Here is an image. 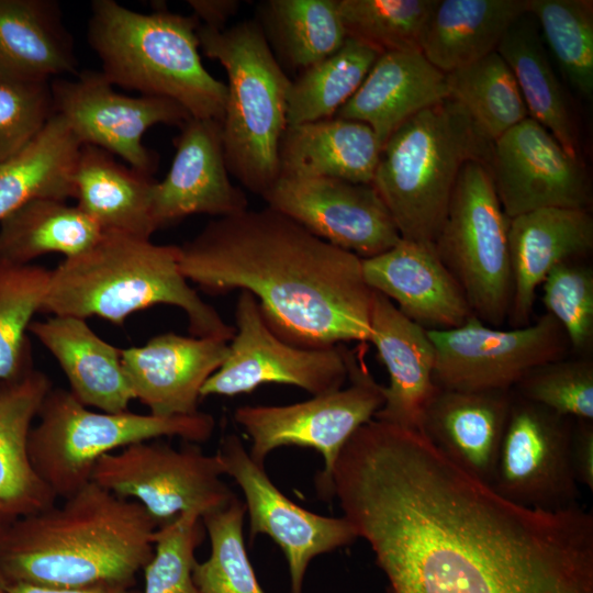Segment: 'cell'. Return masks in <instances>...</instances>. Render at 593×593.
<instances>
[{
    "label": "cell",
    "instance_id": "obj_1",
    "mask_svg": "<svg viewBox=\"0 0 593 593\" xmlns=\"http://www.w3.org/2000/svg\"><path fill=\"white\" fill-rule=\"evenodd\" d=\"M332 496L391 593H593V515L515 504L421 433L373 421L343 448Z\"/></svg>",
    "mask_w": 593,
    "mask_h": 593
},
{
    "label": "cell",
    "instance_id": "obj_2",
    "mask_svg": "<svg viewBox=\"0 0 593 593\" xmlns=\"http://www.w3.org/2000/svg\"><path fill=\"white\" fill-rule=\"evenodd\" d=\"M178 251L188 281L213 293L248 291L273 333L293 346L369 343L373 290L362 259L278 211L212 220Z\"/></svg>",
    "mask_w": 593,
    "mask_h": 593
},
{
    "label": "cell",
    "instance_id": "obj_3",
    "mask_svg": "<svg viewBox=\"0 0 593 593\" xmlns=\"http://www.w3.org/2000/svg\"><path fill=\"white\" fill-rule=\"evenodd\" d=\"M63 500L9 524L0 538L5 580L56 588L134 585L153 556L157 523L137 502L92 481Z\"/></svg>",
    "mask_w": 593,
    "mask_h": 593
},
{
    "label": "cell",
    "instance_id": "obj_4",
    "mask_svg": "<svg viewBox=\"0 0 593 593\" xmlns=\"http://www.w3.org/2000/svg\"><path fill=\"white\" fill-rule=\"evenodd\" d=\"M167 304L187 315L191 336L230 342L235 327L189 284L179 266L177 245L115 232L54 270L41 311L87 318L99 316L122 324L131 314Z\"/></svg>",
    "mask_w": 593,
    "mask_h": 593
},
{
    "label": "cell",
    "instance_id": "obj_5",
    "mask_svg": "<svg viewBox=\"0 0 593 593\" xmlns=\"http://www.w3.org/2000/svg\"><path fill=\"white\" fill-rule=\"evenodd\" d=\"M199 20L166 10L142 13L94 0L88 42L111 85L180 104L195 119L222 123L227 88L203 66Z\"/></svg>",
    "mask_w": 593,
    "mask_h": 593
},
{
    "label": "cell",
    "instance_id": "obj_6",
    "mask_svg": "<svg viewBox=\"0 0 593 593\" xmlns=\"http://www.w3.org/2000/svg\"><path fill=\"white\" fill-rule=\"evenodd\" d=\"M491 142L448 98L401 124L382 147L371 186L401 238L434 246L463 165L488 163Z\"/></svg>",
    "mask_w": 593,
    "mask_h": 593
},
{
    "label": "cell",
    "instance_id": "obj_7",
    "mask_svg": "<svg viewBox=\"0 0 593 593\" xmlns=\"http://www.w3.org/2000/svg\"><path fill=\"white\" fill-rule=\"evenodd\" d=\"M197 34L204 55L217 60L227 75L222 121L227 170L261 197L280 176L278 153L291 80L256 20L224 30L199 25Z\"/></svg>",
    "mask_w": 593,
    "mask_h": 593
},
{
    "label": "cell",
    "instance_id": "obj_8",
    "mask_svg": "<svg viewBox=\"0 0 593 593\" xmlns=\"http://www.w3.org/2000/svg\"><path fill=\"white\" fill-rule=\"evenodd\" d=\"M37 418L30 433V458L57 499L90 483L96 463L108 454L165 436L203 443L215 426L213 416L201 411L179 416L92 411L61 388L46 394Z\"/></svg>",
    "mask_w": 593,
    "mask_h": 593
},
{
    "label": "cell",
    "instance_id": "obj_9",
    "mask_svg": "<svg viewBox=\"0 0 593 593\" xmlns=\"http://www.w3.org/2000/svg\"><path fill=\"white\" fill-rule=\"evenodd\" d=\"M508 226L485 163L467 161L434 248L474 316L492 327L507 320L512 300Z\"/></svg>",
    "mask_w": 593,
    "mask_h": 593
},
{
    "label": "cell",
    "instance_id": "obj_10",
    "mask_svg": "<svg viewBox=\"0 0 593 593\" xmlns=\"http://www.w3.org/2000/svg\"><path fill=\"white\" fill-rule=\"evenodd\" d=\"M361 356L349 351V385L288 405H244L234 421L250 439L251 459L264 466L267 456L283 446L317 450L324 459L316 478L317 491L332 496V473L338 456L359 427L371 421L383 405L379 384Z\"/></svg>",
    "mask_w": 593,
    "mask_h": 593
},
{
    "label": "cell",
    "instance_id": "obj_11",
    "mask_svg": "<svg viewBox=\"0 0 593 593\" xmlns=\"http://www.w3.org/2000/svg\"><path fill=\"white\" fill-rule=\"evenodd\" d=\"M217 454L189 445L181 449L159 441H141L101 457L91 481L141 504L158 527L182 513L202 516L224 507L235 495L222 480Z\"/></svg>",
    "mask_w": 593,
    "mask_h": 593
},
{
    "label": "cell",
    "instance_id": "obj_12",
    "mask_svg": "<svg viewBox=\"0 0 593 593\" xmlns=\"http://www.w3.org/2000/svg\"><path fill=\"white\" fill-rule=\"evenodd\" d=\"M428 335L436 356L434 382L441 389L512 390L530 370L570 350L563 329L547 313L510 329L472 315L458 327Z\"/></svg>",
    "mask_w": 593,
    "mask_h": 593
},
{
    "label": "cell",
    "instance_id": "obj_13",
    "mask_svg": "<svg viewBox=\"0 0 593 593\" xmlns=\"http://www.w3.org/2000/svg\"><path fill=\"white\" fill-rule=\"evenodd\" d=\"M349 351L340 345L311 349L284 342L266 323L256 298L242 291L228 354L201 398L249 393L265 383L291 384L313 395L336 391L348 379Z\"/></svg>",
    "mask_w": 593,
    "mask_h": 593
},
{
    "label": "cell",
    "instance_id": "obj_14",
    "mask_svg": "<svg viewBox=\"0 0 593 593\" xmlns=\"http://www.w3.org/2000/svg\"><path fill=\"white\" fill-rule=\"evenodd\" d=\"M573 426L574 419L513 392L491 486L529 508L552 512L578 504Z\"/></svg>",
    "mask_w": 593,
    "mask_h": 593
},
{
    "label": "cell",
    "instance_id": "obj_15",
    "mask_svg": "<svg viewBox=\"0 0 593 593\" xmlns=\"http://www.w3.org/2000/svg\"><path fill=\"white\" fill-rule=\"evenodd\" d=\"M51 86L56 114L81 145L102 148L149 176L157 160L143 144L146 131L156 124L180 127L191 118L172 100L116 92L101 71L83 70L74 80L55 79Z\"/></svg>",
    "mask_w": 593,
    "mask_h": 593
},
{
    "label": "cell",
    "instance_id": "obj_16",
    "mask_svg": "<svg viewBox=\"0 0 593 593\" xmlns=\"http://www.w3.org/2000/svg\"><path fill=\"white\" fill-rule=\"evenodd\" d=\"M225 474L234 479L245 496L249 538L269 536L282 550L289 570L290 593H303L310 562L317 556L354 542L357 532L342 517L310 512L282 494L256 463L237 435L223 438L216 452Z\"/></svg>",
    "mask_w": 593,
    "mask_h": 593
},
{
    "label": "cell",
    "instance_id": "obj_17",
    "mask_svg": "<svg viewBox=\"0 0 593 593\" xmlns=\"http://www.w3.org/2000/svg\"><path fill=\"white\" fill-rule=\"evenodd\" d=\"M261 198L268 208L361 259L380 255L401 239L371 184L328 177H279Z\"/></svg>",
    "mask_w": 593,
    "mask_h": 593
},
{
    "label": "cell",
    "instance_id": "obj_18",
    "mask_svg": "<svg viewBox=\"0 0 593 593\" xmlns=\"http://www.w3.org/2000/svg\"><path fill=\"white\" fill-rule=\"evenodd\" d=\"M486 167L508 219L545 208H590L584 165L529 116L491 143Z\"/></svg>",
    "mask_w": 593,
    "mask_h": 593
},
{
    "label": "cell",
    "instance_id": "obj_19",
    "mask_svg": "<svg viewBox=\"0 0 593 593\" xmlns=\"http://www.w3.org/2000/svg\"><path fill=\"white\" fill-rule=\"evenodd\" d=\"M176 154L163 181L153 188V217L161 228L192 214L217 217L248 209L245 192L230 180L222 123L190 118L174 141Z\"/></svg>",
    "mask_w": 593,
    "mask_h": 593
},
{
    "label": "cell",
    "instance_id": "obj_20",
    "mask_svg": "<svg viewBox=\"0 0 593 593\" xmlns=\"http://www.w3.org/2000/svg\"><path fill=\"white\" fill-rule=\"evenodd\" d=\"M228 342L164 333L145 345L121 349L134 398L157 416L199 412L201 390L222 366Z\"/></svg>",
    "mask_w": 593,
    "mask_h": 593
},
{
    "label": "cell",
    "instance_id": "obj_21",
    "mask_svg": "<svg viewBox=\"0 0 593 593\" xmlns=\"http://www.w3.org/2000/svg\"><path fill=\"white\" fill-rule=\"evenodd\" d=\"M362 272L372 290L427 331L455 328L474 315L434 246L401 238L389 250L362 259Z\"/></svg>",
    "mask_w": 593,
    "mask_h": 593
},
{
    "label": "cell",
    "instance_id": "obj_22",
    "mask_svg": "<svg viewBox=\"0 0 593 593\" xmlns=\"http://www.w3.org/2000/svg\"><path fill=\"white\" fill-rule=\"evenodd\" d=\"M369 343L389 374L383 405L373 418L419 432L425 410L438 389L434 382L435 348L428 331L373 290Z\"/></svg>",
    "mask_w": 593,
    "mask_h": 593
},
{
    "label": "cell",
    "instance_id": "obj_23",
    "mask_svg": "<svg viewBox=\"0 0 593 593\" xmlns=\"http://www.w3.org/2000/svg\"><path fill=\"white\" fill-rule=\"evenodd\" d=\"M508 247L512 327L532 323L536 290L558 265L581 260L593 248V217L589 210L545 208L510 219Z\"/></svg>",
    "mask_w": 593,
    "mask_h": 593
},
{
    "label": "cell",
    "instance_id": "obj_24",
    "mask_svg": "<svg viewBox=\"0 0 593 593\" xmlns=\"http://www.w3.org/2000/svg\"><path fill=\"white\" fill-rule=\"evenodd\" d=\"M512 398V390L438 388L419 433L452 462L491 485Z\"/></svg>",
    "mask_w": 593,
    "mask_h": 593
},
{
    "label": "cell",
    "instance_id": "obj_25",
    "mask_svg": "<svg viewBox=\"0 0 593 593\" xmlns=\"http://www.w3.org/2000/svg\"><path fill=\"white\" fill-rule=\"evenodd\" d=\"M448 98L446 74L421 51L385 52L334 116L369 125L383 147L406 120Z\"/></svg>",
    "mask_w": 593,
    "mask_h": 593
},
{
    "label": "cell",
    "instance_id": "obj_26",
    "mask_svg": "<svg viewBox=\"0 0 593 593\" xmlns=\"http://www.w3.org/2000/svg\"><path fill=\"white\" fill-rule=\"evenodd\" d=\"M52 388L49 377L34 368L0 381V513L11 521L46 510L57 500L29 452L33 421Z\"/></svg>",
    "mask_w": 593,
    "mask_h": 593
},
{
    "label": "cell",
    "instance_id": "obj_27",
    "mask_svg": "<svg viewBox=\"0 0 593 593\" xmlns=\"http://www.w3.org/2000/svg\"><path fill=\"white\" fill-rule=\"evenodd\" d=\"M29 331L57 360L81 404L108 413L128 411L135 398L121 349L99 337L85 318L53 315L32 321Z\"/></svg>",
    "mask_w": 593,
    "mask_h": 593
},
{
    "label": "cell",
    "instance_id": "obj_28",
    "mask_svg": "<svg viewBox=\"0 0 593 593\" xmlns=\"http://www.w3.org/2000/svg\"><path fill=\"white\" fill-rule=\"evenodd\" d=\"M382 145L372 128L332 116L288 125L279 144V177H328L371 184Z\"/></svg>",
    "mask_w": 593,
    "mask_h": 593
},
{
    "label": "cell",
    "instance_id": "obj_29",
    "mask_svg": "<svg viewBox=\"0 0 593 593\" xmlns=\"http://www.w3.org/2000/svg\"><path fill=\"white\" fill-rule=\"evenodd\" d=\"M152 176L119 163L114 155L93 145H81L74 184L77 206L102 232L150 239L157 227L153 217Z\"/></svg>",
    "mask_w": 593,
    "mask_h": 593
},
{
    "label": "cell",
    "instance_id": "obj_30",
    "mask_svg": "<svg viewBox=\"0 0 593 593\" xmlns=\"http://www.w3.org/2000/svg\"><path fill=\"white\" fill-rule=\"evenodd\" d=\"M71 34L55 0H0V72L32 80L78 75Z\"/></svg>",
    "mask_w": 593,
    "mask_h": 593
},
{
    "label": "cell",
    "instance_id": "obj_31",
    "mask_svg": "<svg viewBox=\"0 0 593 593\" xmlns=\"http://www.w3.org/2000/svg\"><path fill=\"white\" fill-rule=\"evenodd\" d=\"M528 12V0H436L419 51L444 74L496 48L508 27Z\"/></svg>",
    "mask_w": 593,
    "mask_h": 593
},
{
    "label": "cell",
    "instance_id": "obj_32",
    "mask_svg": "<svg viewBox=\"0 0 593 593\" xmlns=\"http://www.w3.org/2000/svg\"><path fill=\"white\" fill-rule=\"evenodd\" d=\"M544 44L536 20L526 12L508 27L496 52L514 74L528 116L580 158L578 126Z\"/></svg>",
    "mask_w": 593,
    "mask_h": 593
},
{
    "label": "cell",
    "instance_id": "obj_33",
    "mask_svg": "<svg viewBox=\"0 0 593 593\" xmlns=\"http://www.w3.org/2000/svg\"><path fill=\"white\" fill-rule=\"evenodd\" d=\"M81 143L55 114L21 152L0 161V221L37 198H75V169Z\"/></svg>",
    "mask_w": 593,
    "mask_h": 593
},
{
    "label": "cell",
    "instance_id": "obj_34",
    "mask_svg": "<svg viewBox=\"0 0 593 593\" xmlns=\"http://www.w3.org/2000/svg\"><path fill=\"white\" fill-rule=\"evenodd\" d=\"M255 20L284 71L305 70L347 38L338 0H266L258 3Z\"/></svg>",
    "mask_w": 593,
    "mask_h": 593
},
{
    "label": "cell",
    "instance_id": "obj_35",
    "mask_svg": "<svg viewBox=\"0 0 593 593\" xmlns=\"http://www.w3.org/2000/svg\"><path fill=\"white\" fill-rule=\"evenodd\" d=\"M101 234L77 205L51 198L33 199L0 221V261L29 265L52 253L72 257L92 246Z\"/></svg>",
    "mask_w": 593,
    "mask_h": 593
},
{
    "label": "cell",
    "instance_id": "obj_36",
    "mask_svg": "<svg viewBox=\"0 0 593 593\" xmlns=\"http://www.w3.org/2000/svg\"><path fill=\"white\" fill-rule=\"evenodd\" d=\"M381 55L372 46L347 37L334 54L291 80L287 99V126L335 115L358 90Z\"/></svg>",
    "mask_w": 593,
    "mask_h": 593
},
{
    "label": "cell",
    "instance_id": "obj_37",
    "mask_svg": "<svg viewBox=\"0 0 593 593\" xmlns=\"http://www.w3.org/2000/svg\"><path fill=\"white\" fill-rule=\"evenodd\" d=\"M446 81L449 98L491 143L528 118L514 74L497 52L446 74Z\"/></svg>",
    "mask_w": 593,
    "mask_h": 593
},
{
    "label": "cell",
    "instance_id": "obj_38",
    "mask_svg": "<svg viewBox=\"0 0 593 593\" xmlns=\"http://www.w3.org/2000/svg\"><path fill=\"white\" fill-rule=\"evenodd\" d=\"M52 270L38 265L0 261V381L33 368L30 324L41 306Z\"/></svg>",
    "mask_w": 593,
    "mask_h": 593
},
{
    "label": "cell",
    "instance_id": "obj_39",
    "mask_svg": "<svg viewBox=\"0 0 593 593\" xmlns=\"http://www.w3.org/2000/svg\"><path fill=\"white\" fill-rule=\"evenodd\" d=\"M566 79L585 98L593 93V2L591 0H528Z\"/></svg>",
    "mask_w": 593,
    "mask_h": 593
},
{
    "label": "cell",
    "instance_id": "obj_40",
    "mask_svg": "<svg viewBox=\"0 0 593 593\" xmlns=\"http://www.w3.org/2000/svg\"><path fill=\"white\" fill-rule=\"evenodd\" d=\"M246 507L236 495L222 508L202 516L211 553L193 569L201 593H265L248 559L243 524Z\"/></svg>",
    "mask_w": 593,
    "mask_h": 593
},
{
    "label": "cell",
    "instance_id": "obj_41",
    "mask_svg": "<svg viewBox=\"0 0 593 593\" xmlns=\"http://www.w3.org/2000/svg\"><path fill=\"white\" fill-rule=\"evenodd\" d=\"M436 0H338L347 37L378 52L419 51Z\"/></svg>",
    "mask_w": 593,
    "mask_h": 593
},
{
    "label": "cell",
    "instance_id": "obj_42",
    "mask_svg": "<svg viewBox=\"0 0 593 593\" xmlns=\"http://www.w3.org/2000/svg\"><path fill=\"white\" fill-rule=\"evenodd\" d=\"M512 390L560 415L593 421V361L589 356L542 363L524 376Z\"/></svg>",
    "mask_w": 593,
    "mask_h": 593
},
{
    "label": "cell",
    "instance_id": "obj_43",
    "mask_svg": "<svg viewBox=\"0 0 593 593\" xmlns=\"http://www.w3.org/2000/svg\"><path fill=\"white\" fill-rule=\"evenodd\" d=\"M203 535L202 517L195 512L182 513L158 527L153 556L143 569V593H201L193 580V569L194 552Z\"/></svg>",
    "mask_w": 593,
    "mask_h": 593
},
{
    "label": "cell",
    "instance_id": "obj_44",
    "mask_svg": "<svg viewBox=\"0 0 593 593\" xmlns=\"http://www.w3.org/2000/svg\"><path fill=\"white\" fill-rule=\"evenodd\" d=\"M546 313L563 329L570 349L588 356L593 347V269L572 260L556 266L541 283Z\"/></svg>",
    "mask_w": 593,
    "mask_h": 593
},
{
    "label": "cell",
    "instance_id": "obj_45",
    "mask_svg": "<svg viewBox=\"0 0 593 593\" xmlns=\"http://www.w3.org/2000/svg\"><path fill=\"white\" fill-rule=\"evenodd\" d=\"M55 114L48 80L0 72V161L26 147Z\"/></svg>",
    "mask_w": 593,
    "mask_h": 593
},
{
    "label": "cell",
    "instance_id": "obj_46",
    "mask_svg": "<svg viewBox=\"0 0 593 593\" xmlns=\"http://www.w3.org/2000/svg\"><path fill=\"white\" fill-rule=\"evenodd\" d=\"M572 465L579 485L593 490V423L574 419L572 445Z\"/></svg>",
    "mask_w": 593,
    "mask_h": 593
},
{
    "label": "cell",
    "instance_id": "obj_47",
    "mask_svg": "<svg viewBox=\"0 0 593 593\" xmlns=\"http://www.w3.org/2000/svg\"><path fill=\"white\" fill-rule=\"evenodd\" d=\"M193 15L203 21V26L224 30L226 22L234 16L240 5L237 0H189Z\"/></svg>",
    "mask_w": 593,
    "mask_h": 593
},
{
    "label": "cell",
    "instance_id": "obj_48",
    "mask_svg": "<svg viewBox=\"0 0 593 593\" xmlns=\"http://www.w3.org/2000/svg\"><path fill=\"white\" fill-rule=\"evenodd\" d=\"M5 593H141L131 584L103 583L78 588L44 586L23 582H8Z\"/></svg>",
    "mask_w": 593,
    "mask_h": 593
},
{
    "label": "cell",
    "instance_id": "obj_49",
    "mask_svg": "<svg viewBox=\"0 0 593 593\" xmlns=\"http://www.w3.org/2000/svg\"><path fill=\"white\" fill-rule=\"evenodd\" d=\"M11 522L13 521L9 519L0 513V538Z\"/></svg>",
    "mask_w": 593,
    "mask_h": 593
},
{
    "label": "cell",
    "instance_id": "obj_50",
    "mask_svg": "<svg viewBox=\"0 0 593 593\" xmlns=\"http://www.w3.org/2000/svg\"><path fill=\"white\" fill-rule=\"evenodd\" d=\"M8 581L3 577L1 570H0V593H5L7 591Z\"/></svg>",
    "mask_w": 593,
    "mask_h": 593
}]
</instances>
